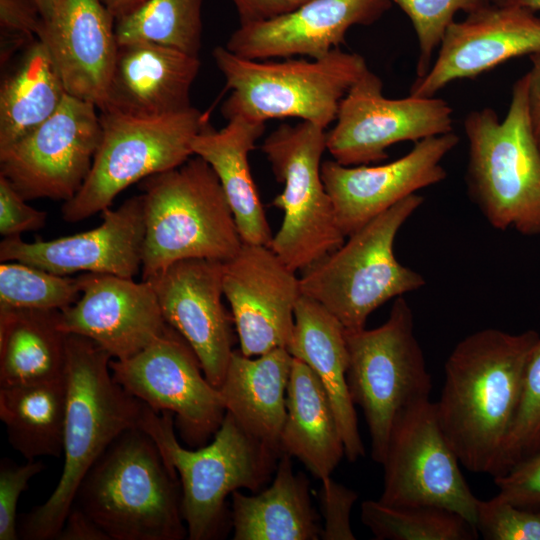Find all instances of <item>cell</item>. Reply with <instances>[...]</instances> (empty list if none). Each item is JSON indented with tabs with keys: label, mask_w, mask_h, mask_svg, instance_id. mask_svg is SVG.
<instances>
[{
	"label": "cell",
	"mask_w": 540,
	"mask_h": 540,
	"mask_svg": "<svg viewBox=\"0 0 540 540\" xmlns=\"http://www.w3.org/2000/svg\"><path fill=\"white\" fill-rule=\"evenodd\" d=\"M535 330L512 334L495 328L462 339L444 366V385L435 402L440 427L469 471L502 474L506 439L521 396Z\"/></svg>",
	"instance_id": "6da1fadb"
},
{
	"label": "cell",
	"mask_w": 540,
	"mask_h": 540,
	"mask_svg": "<svg viewBox=\"0 0 540 540\" xmlns=\"http://www.w3.org/2000/svg\"><path fill=\"white\" fill-rule=\"evenodd\" d=\"M111 359L94 341L68 334L64 466L50 497L22 516L20 538L55 539L88 470L122 432L139 425L144 403L114 380Z\"/></svg>",
	"instance_id": "7a4b0ae2"
},
{
	"label": "cell",
	"mask_w": 540,
	"mask_h": 540,
	"mask_svg": "<svg viewBox=\"0 0 540 540\" xmlns=\"http://www.w3.org/2000/svg\"><path fill=\"white\" fill-rule=\"evenodd\" d=\"M73 504L110 540L187 536L178 474L139 425L106 448L81 481Z\"/></svg>",
	"instance_id": "3957f363"
},
{
	"label": "cell",
	"mask_w": 540,
	"mask_h": 540,
	"mask_svg": "<svg viewBox=\"0 0 540 540\" xmlns=\"http://www.w3.org/2000/svg\"><path fill=\"white\" fill-rule=\"evenodd\" d=\"M464 130L471 200L495 229L540 234V149L531 126L527 74L513 84L504 120L486 107L467 114Z\"/></svg>",
	"instance_id": "277c9868"
},
{
	"label": "cell",
	"mask_w": 540,
	"mask_h": 540,
	"mask_svg": "<svg viewBox=\"0 0 540 540\" xmlns=\"http://www.w3.org/2000/svg\"><path fill=\"white\" fill-rule=\"evenodd\" d=\"M145 235L142 280L185 259L226 262L241 248L233 212L211 166L193 155L141 181Z\"/></svg>",
	"instance_id": "5b68a950"
},
{
	"label": "cell",
	"mask_w": 540,
	"mask_h": 540,
	"mask_svg": "<svg viewBox=\"0 0 540 540\" xmlns=\"http://www.w3.org/2000/svg\"><path fill=\"white\" fill-rule=\"evenodd\" d=\"M212 55L231 91L222 106L227 120L299 118L324 129L336 120L341 100L369 69L360 54L339 48L318 59L251 60L225 46L216 47Z\"/></svg>",
	"instance_id": "8992f818"
},
{
	"label": "cell",
	"mask_w": 540,
	"mask_h": 540,
	"mask_svg": "<svg viewBox=\"0 0 540 540\" xmlns=\"http://www.w3.org/2000/svg\"><path fill=\"white\" fill-rule=\"evenodd\" d=\"M139 426L178 474L190 540L216 538L225 522L228 494L239 488L258 491L281 456L248 435L228 412L213 441L195 450L179 444L173 415L168 411L157 412L144 404Z\"/></svg>",
	"instance_id": "52a82bcc"
},
{
	"label": "cell",
	"mask_w": 540,
	"mask_h": 540,
	"mask_svg": "<svg viewBox=\"0 0 540 540\" xmlns=\"http://www.w3.org/2000/svg\"><path fill=\"white\" fill-rule=\"evenodd\" d=\"M423 201L416 193L407 196L303 270L301 295L324 306L345 330L355 331L390 299L423 287L424 277L394 255L397 233Z\"/></svg>",
	"instance_id": "ba28073f"
},
{
	"label": "cell",
	"mask_w": 540,
	"mask_h": 540,
	"mask_svg": "<svg viewBox=\"0 0 540 540\" xmlns=\"http://www.w3.org/2000/svg\"><path fill=\"white\" fill-rule=\"evenodd\" d=\"M345 337L349 393L368 425L372 459L382 465L396 420L410 406L429 400L432 390L411 307L399 296L382 325L345 330Z\"/></svg>",
	"instance_id": "9c48e42d"
},
{
	"label": "cell",
	"mask_w": 540,
	"mask_h": 540,
	"mask_svg": "<svg viewBox=\"0 0 540 540\" xmlns=\"http://www.w3.org/2000/svg\"><path fill=\"white\" fill-rule=\"evenodd\" d=\"M101 138L90 173L61 214L76 223L109 208L130 185L185 163L192 142L207 125L195 107L156 118L100 113Z\"/></svg>",
	"instance_id": "30bf717a"
},
{
	"label": "cell",
	"mask_w": 540,
	"mask_h": 540,
	"mask_svg": "<svg viewBox=\"0 0 540 540\" xmlns=\"http://www.w3.org/2000/svg\"><path fill=\"white\" fill-rule=\"evenodd\" d=\"M326 133L310 122L282 124L261 145L277 182L284 185L272 201L283 211V220L270 248L294 271L305 270L346 238L321 176Z\"/></svg>",
	"instance_id": "8fae6325"
},
{
	"label": "cell",
	"mask_w": 540,
	"mask_h": 540,
	"mask_svg": "<svg viewBox=\"0 0 540 540\" xmlns=\"http://www.w3.org/2000/svg\"><path fill=\"white\" fill-rule=\"evenodd\" d=\"M459 464L440 427L435 403L429 399L414 404L400 414L392 429L379 501L395 507H440L475 525L479 499Z\"/></svg>",
	"instance_id": "7c38bea8"
},
{
	"label": "cell",
	"mask_w": 540,
	"mask_h": 540,
	"mask_svg": "<svg viewBox=\"0 0 540 540\" xmlns=\"http://www.w3.org/2000/svg\"><path fill=\"white\" fill-rule=\"evenodd\" d=\"M110 369L129 394L154 411L172 413L190 447L204 446L220 428L226 414L220 390L208 381L192 348L171 326L137 354L111 359Z\"/></svg>",
	"instance_id": "4fadbf2b"
},
{
	"label": "cell",
	"mask_w": 540,
	"mask_h": 540,
	"mask_svg": "<svg viewBox=\"0 0 540 540\" xmlns=\"http://www.w3.org/2000/svg\"><path fill=\"white\" fill-rule=\"evenodd\" d=\"M97 109L66 94L51 117L0 150V175L25 200L72 199L90 173L100 142Z\"/></svg>",
	"instance_id": "5bb4252c"
},
{
	"label": "cell",
	"mask_w": 540,
	"mask_h": 540,
	"mask_svg": "<svg viewBox=\"0 0 540 540\" xmlns=\"http://www.w3.org/2000/svg\"><path fill=\"white\" fill-rule=\"evenodd\" d=\"M381 79L369 69L340 102L326 148L345 166L366 165L388 157L387 148L403 141L453 131L452 108L443 99L409 95L386 98Z\"/></svg>",
	"instance_id": "9a60e30c"
},
{
	"label": "cell",
	"mask_w": 540,
	"mask_h": 540,
	"mask_svg": "<svg viewBox=\"0 0 540 540\" xmlns=\"http://www.w3.org/2000/svg\"><path fill=\"white\" fill-rule=\"evenodd\" d=\"M295 272L270 246L258 244L243 243L223 263V292L244 355L288 347L301 296Z\"/></svg>",
	"instance_id": "2e32d148"
},
{
	"label": "cell",
	"mask_w": 540,
	"mask_h": 540,
	"mask_svg": "<svg viewBox=\"0 0 540 540\" xmlns=\"http://www.w3.org/2000/svg\"><path fill=\"white\" fill-rule=\"evenodd\" d=\"M145 281L166 323L185 339L208 381L219 389L235 343L233 317L222 301L223 262L180 260Z\"/></svg>",
	"instance_id": "e0dca14e"
},
{
	"label": "cell",
	"mask_w": 540,
	"mask_h": 540,
	"mask_svg": "<svg viewBox=\"0 0 540 540\" xmlns=\"http://www.w3.org/2000/svg\"><path fill=\"white\" fill-rule=\"evenodd\" d=\"M452 132L415 142L403 157L380 166L321 164V176L332 200L337 223L348 237L376 216L416 191L442 182L443 158L458 144Z\"/></svg>",
	"instance_id": "ac0fdd59"
},
{
	"label": "cell",
	"mask_w": 540,
	"mask_h": 540,
	"mask_svg": "<svg viewBox=\"0 0 540 540\" xmlns=\"http://www.w3.org/2000/svg\"><path fill=\"white\" fill-rule=\"evenodd\" d=\"M540 52V17L525 7L490 3L447 28L428 73L410 95L433 97L452 81L474 78L523 55Z\"/></svg>",
	"instance_id": "d6986e66"
},
{
	"label": "cell",
	"mask_w": 540,
	"mask_h": 540,
	"mask_svg": "<svg viewBox=\"0 0 540 540\" xmlns=\"http://www.w3.org/2000/svg\"><path fill=\"white\" fill-rule=\"evenodd\" d=\"M77 280L80 297L60 311L59 327L94 341L112 359L137 354L168 327L148 281L104 273H82Z\"/></svg>",
	"instance_id": "ffe728a7"
},
{
	"label": "cell",
	"mask_w": 540,
	"mask_h": 540,
	"mask_svg": "<svg viewBox=\"0 0 540 540\" xmlns=\"http://www.w3.org/2000/svg\"><path fill=\"white\" fill-rule=\"evenodd\" d=\"M101 214V225L71 236L31 243L20 236L4 238L0 243V262L18 261L63 276L83 272L134 278L142 267V195Z\"/></svg>",
	"instance_id": "44dd1931"
},
{
	"label": "cell",
	"mask_w": 540,
	"mask_h": 540,
	"mask_svg": "<svg viewBox=\"0 0 540 540\" xmlns=\"http://www.w3.org/2000/svg\"><path fill=\"white\" fill-rule=\"evenodd\" d=\"M391 6L389 0H309L278 18L240 25L225 47L251 60L318 59L339 48L352 26L373 24Z\"/></svg>",
	"instance_id": "7402d4cb"
},
{
	"label": "cell",
	"mask_w": 540,
	"mask_h": 540,
	"mask_svg": "<svg viewBox=\"0 0 540 540\" xmlns=\"http://www.w3.org/2000/svg\"><path fill=\"white\" fill-rule=\"evenodd\" d=\"M116 18L101 0H56L39 39L67 94L102 109L118 43Z\"/></svg>",
	"instance_id": "603a6c76"
},
{
	"label": "cell",
	"mask_w": 540,
	"mask_h": 540,
	"mask_svg": "<svg viewBox=\"0 0 540 540\" xmlns=\"http://www.w3.org/2000/svg\"><path fill=\"white\" fill-rule=\"evenodd\" d=\"M198 56L145 41L118 44L100 112L156 118L192 107Z\"/></svg>",
	"instance_id": "cb8c5ba5"
},
{
	"label": "cell",
	"mask_w": 540,
	"mask_h": 540,
	"mask_svg": "<svg viewBox=\"0 0 540 540\" xmlns=\"http://www.w3.org/2000/svg\"><path fill=\"white\" fill-rule=\"evenodd\" d=\"M294 329L287 347L305 362L324 386L340 428L349 461L365 455L348 384L345 329L324 306L301 295L294 311Z\"/></svg>",
	"instance_id": "d4e9b609"
},
{
	"label": "cell",
	"mask_w": 540,
	"mask_h": 540,
	"mask_svg": "<svg viewBox=\"0 0 540 540\" xmlns=\"http://www.w3.org/2000/svg\"><path fill=\"white\" fill-rule=\"evenodd\" d=\"M292 362L284 347L257 358L234 350L219 388L226 412L248 435L280 455Z\"/></svg>",
	"instance_id": "484cf974"
},
{
	"label": "cell",
	"mask_w": 540,
	"mask_h": 540,
	"mask_svg": "<svg viewBox=\"0 0 540 540\" xmlns=\"http://www.w3.org/2000/svg\"><path fill=\"white\" fill-rule=\"evenodd\" d=\"M265 128L263 122L239 116L228 119L220 130L207 123L194 138L192 150L216 173L242 242L270 246L271 228L249 165V154Z\"/></svg>",
	"instance_id": "4316f807"
},
{
	"label": "cell",
	"mask_w": 540,
	"mask_h": 540,
	"mask_svg": "<svg viewBox=\"0 0 540 540\" xmlns=\"http://www.w3.org/2000/svg\"><path fill=\"white\" fill-rule=\"evenodd\" d=\"M282 453L300 460L320 480L330 477L345 454L330 398L314 371L294 358L286 393Z\"/></svg>",
	"instance_id": "83f0119b"
},
{
	"label": "cell",
	"mask_w": 540,
	"mask_h": 540,
	"mask_svg": "<svg viewBox=\"0 0 540 540\" xmlns=\"http://www.w3.org/2000/svg\"><path fill=\"white\" fill-rule=\"evenodd\" d=\"M234 540H317L319 526L309 493V482L295 474L291 456L278 459L272 484L257 495L232 492Z\"/></svg>",
	"instance_id": "f1b7e54d"
},
{
	"label": "cell",
	"mask_w": 540,
	"mask_h": 540,
	"mask_svg": "<svg viewBox=\"0 0 540 540\" xmlns=\"http://www.w3.org/2000/svg\"><path fill=\"white\" fill-rule=\"evenodd\" d=\"M61 310L0 306V386L66 375L67 338Z\"/></svg>",
	"instance_id": "f546056e"
},
{
	"label": "cell",
	"mask_w": 540,
	"mask_h": 540,
	"mask_svg": "<svg viewBox=\"0 0 540 540\" xmlns=\"http://www.w3.org/2000/svg\"><path fill=\"white\" fill-rule=\"evenodd\" d=\"M66 94L47 46L35 40L12 60L1 81L0 150L51 117Z\"/></svg>",
	"instance_id": "4dcf8cb0"
},
{
	"label": "cell",
	"mask_w": 540,
	"mask_h": 540,
	"mask_svg": "<svg viewBox=\"0 0 540 540\" xmlns=\"http://www.w3.org/2000/svg\"><path fill=\"white\" fill-rule=\"evenodd\" d=\"M66 406V375L0 386V419L9 444L26 461L63 454Z\"/></svg>",
	"instance_id": "1f68e13d"
},
{
	"label": "cell",
	"mask_w": 540,
	"mask_h": 540,
	"mask_svg": "<svg viewBox=\"0 0 540 540\" xmlns=\"http://www.w3.org/2000/svg\"><path fill=\"white\" fill-rule=\"evenodd\" d=\"M204 0H148L116 20L118 44L145 41L198 56L201 48Z\"/></svg>",
	"instance_id": "d6a6232c"
},
{
	"label": "cell",
	"mask_w": 540,
	"mask_h": 540,
	"mask_svg": "<svg viewBox=\"0 0 540 540\" xmlns=\"http://www.w3.org/2000/svg\"><path fill=\"white\" fill-rule=\"evenodd\" d=\"M361 520L378 540H476L479 533L461 515L434 506L395 507L379 500L361 504Z\"/></svg>",
	"instance_id": "836d02e7"
},
{
	"label": "cell",
	"mask_w": 540,
	"mask_h": 540,
	"mask_svg": "<svg viewBox=\"0 0 540 540\" xmlns=\"http://www.w3.org/2000/svg\"><path fill=\"white\" fill-rule=\"evenodd\" d=\"M81 291L77 277L58 275L18 261L0 264V306L63 310Z\"/></svg>",
	"instance_id": "e575fe53"
},
{
	"label": "cell",
	"mask_w": 540,
	"mask_h": 540,
	"mask_svg": "<svg viewBox=\"0 0 540 540\" xmlns=\"http://www.w3.org/2000/svg\"><path fill=\"white\" fill-rule=\"evenodd\" d=\"M539 450L540 338L533 347L525 366L519 405L503 450L500 476Z\"/></svg>",
	"instance_id": "d590c367"
},
{
	"label": "cell",
	"mask_w": 540,
	"mask_h": 540,
	"mask_svg": "<svg viewBox=\"0 0 540 540\" xmlns=\"http://www.w3.org/2000/svg\"><path fill=\"white\" fill-rule=\"evenodd\" d=\"M410 19L419 42L417 79L423 78L431 68L435 49L440 46L447 28L459 11L467 14L490 4V0H389Z\"/></svg>",
	"instance_id": "8d00e7d4"
},
{
	"label": "cell",
	"mask_w": 540,
	"mask_h": 540,
	"mask_svg": "<svg viewBox=\"0 0 540 540\" xmlns=\"http://www.w3.org/2000/svg\"><path fill=\"white\" fill-rule=\"evenodd\" d=\"M475 526L486 540H540V510L516 506L499 495L479 499Z\"/></svg>",
	"instance_id": "74e56055"
},
{
	"label": "cell",
	"mask_w": 540,
	"mask_h": 540,
	"mask_svg": "<svg viewBox=\"0 0 540 540\" xmlns=\"http://www.w3.org/2000/svg\"><path fill=\"white\" fill-rule=\"evenodd\" d=\"M43 22L35 0H0L1 67L39 39Z\"/></svg>",
	"instance_id": "f35d334b"
},
{
	"label": "cell",
	"mask_w": 540,
	"mask_h": 540,
	"mask_svg": "<svg viewBox=\"0 0 540 540\" xmlns=\"http://www.w3.org/2000/svg\"><path fill=\"white\" fill-rule=\"evenodd\" d=\"M44 469L39 460L17 465L2 459L0 465V540H16L18 536L17 504L29 481Z\"/></svg>",
	"instance_id": "ab89813d"
},
{
	"label": "cell",
	"mask_w": 540,
	"mask_h": 540,
	"mask_svg": "<svg viewBox=\"0 0 540 540\" xmlns=\"http://www.w3.org/2000/svg\"><path fill=\"white\" fill-rule=\"evenodd\" d=\"M497 495L527 509L540 510V450L494 478Z\"/></svg>",
	"instance_id": "60d3db41"
},
{
	"label": "cell",
	"mask_w": 540,
	"mask_h": 540,
	"mask_svg": "<svg viewBox=\"0 0 540 540\" xmlns=\"http://www.w3.org/2000/svg\"><path fill=\"white\" fill-rule=\"evenodd\" d=\"M321 481V503L324 516L321 538L324 540H354L355 535L350 524V514L358 498L357 493L336 483L330 477Z\"/></svg>",
	"instance_id": "b9f144b4"
},
{
	"label": "cell",
	"mask_w": 540,
	"mask_h": 540,
	"mask_svg": "<svg viewBox=\"0 0 540 540\" xmlns=\"http://www.w3.org/2000/svg\"><path fill=\"white\" fill-rule=\"evenodd\" d=\"M26 201L0 175V234L4 238L37 231L45 225L46 212L29 206Z\"/></svg>",
	"instance_id": "7bdbcfd3"
},
{
	"label": "cell",
	"mask_w": 540,
	"mask_h": 540,
	"mask_svg": "<svg viewBox=\"0 0 540 540\" xmlns=\"http://www.w3.org/2000/svg\"><path fill=\"white\" fill-rule=\"evenodd\" d=\"M309 0H231L240 25L269 21L288 14Z\"/></svg>",
	"instance_id": "ee69618b"
},
{
	"label": "cell",
	"mask_w": 540,
	"mask_h": 540,
	"mask_svg": "<svg viewBox=\"0 0 540 540\" xmlns=\"http://www.w3.org/2000/svg\"><path fill=\"white\" fill-rule=\"evenodd\" d=\"M56 540H110L104 530L78 505L73 504Z\"/></svg>",
	"instance_id": "f6af8a7d"
},
{
	"label": "cell",
	"mask_w": 540,
	"mask_h": 540,
	"mask_svg": "<svg viewBox=\"0 0 540 540\" xmlns=\"http://www.w3.org/2000/svg\"><path fill=\"white\" fill-rule=\"evenodd\" d=\"M531 68L528 77V106L531 126L540 149V52L529 56Z\"/></svg>",
	"instance_id": "bcb514c9"
},
{
	"label": "cell",
	"mask_w": 540,
	"mask_h": 540,
	"mask_svg": "<svg viewBox=\"0 0 540 540\" xmlns=\"http://www.w3.org/2000/svg\"><path fill=\"white\" fill-rule=\"evenodd\" d=\"M117 19L129 15L139 9L148 0H101Z\"/></svg>",
	"instance_id": "7dc6e473"
},
{
	"label": "cell",
	"mask_w": 540,
	"mask_h": 540,
	"mask_svg": "<svg viewBox=\"0 0 540 540\" xmlns=\"http://www.w3.org/2000/svg\"><path fill=\"white\" fill-rule=\"evenodd\" d=\"M35 2L41 11L43 19L46 20L50 16L56 0H35Z\"/></svg>",
	"instance_id": "c3c4849f"
},
{
	"label": "cell",
	"mask_w": 540,
	"mask_h": 540,
	"mask_svg": "<svg viewBox=\"0 0 540 540\" xmlns=\"http://www.w3.org/2000/svg\"><path fill=\"white\" fill-rule=\"evenodd\" d=\"M505 3L519 5L534 12L540 10V0H506Z\"/></svg>",
	"instance_id": "681fc988"
},
{
	"label": "cell",
	"mask_w": 540,
	"mask_h": 540,
	"mask_svg": "<svg viewBox=\"0 0 540 540\" xmlns=\"http://www.w3.org/2000/svg\"><path fill=\"white\" fill-rule=\"evenodd\" d=\"M490 2L493 4H504L506 0H490Z\"/></svg>",
	"instance_id": "f907efd6"
}]
</instances>
